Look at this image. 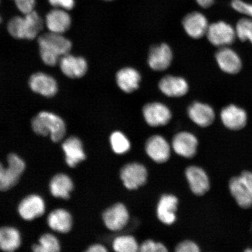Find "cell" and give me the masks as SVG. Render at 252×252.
<instances>
[{
    "label": "cell",
    "instance_id": "obj_13",
    "mask_svg": "<svg viewBox=\"0 0 252 252\" xmlns=\"http://www.w3.org/2000/svg\"><path fill=\"white\" fill-rule=\"evenodd\" d=\"M146 152L157 163H164L169 158L171 149L168 142L160 135L151 137L146 142Z\"/></svg>",
    "mask_w": 252,
    "mask_h": 252
},
{
    "label": "cell",
    "instance_id": "obj_43",
    "mask_svg": "<svg viewBox=\"0 0 252 252\" xmlns=\"http://www.w3.org/2000/svg\"><path fill=\"white\" fill-rule=\"evenodd\" d=\"M0 1H1V0H0Z\"/></svg>",
    "mask_w": 252,
    "mask_h": 252
},
{
    "label": "cell",
    "instance_id": "obj_16",
    "mask_svg": "<svg viewBox=\"0 0 252 252\" xmlns=\"http://www.w3.org/2000/svg\"><path fill=\"white\" fill-rule=\"evenodd\" d=\"M60 66L64 74L71 78H80L88 70V64L84 58L71 55H65L60 60Z\"/></svg>",
    "mask_w": 252,
    "mask_h": 252
},
{
    "label": "cell",
    "instance_id": "obj_17",
    "mask_svg": "<svg viewBox=\"0 0 252 252\" xmlns=\"http://www.w3.org/2000/svg\"><path fill=\"white\" fill-rule=\"evenodd\" d=\"M186 175L193 193L197 196H202L209 190L210 181L206 172L200 167H189Z\"/></svg>",
    "mask_w": 252,
    "mask_h": 252
},
{
    "label": "cell",
    "instance_id": "obj_42",
    "mask_svg": "<svg viewBox=\"0 0 252 252\" xmlns=\"http://www.w3.org/2000/svg\"><path fill=\"white\" fill-rule=\"evenodd\" d=\"M1 17H0V23H1Z\"/></svg>",
    "mask_w": 252,
    "mask_h": 252
},
{
    "label": "cell",
    "instance_id": "obj_6",
    "mask_svg": "<svg viewBox=\"0 0 252 252\" xmlns=\"http://www.w3.org/2000/svg\"><path fill=\"white\" fill-rule=\"evenodd\" d=\"M220 120L229 130L238 131L244 128L248 122V114L241 107L229 105L223 108L220 114Z\"/></svg>",
    "mask_w": 252,
    "mask_h": 252
},
{
    "label": "cell",
    "instance_id": "obj_40",
    "mask_svg": "<svg viewBox=\"0 0 252 252\" xmlns=\"http://www.w3.org/2000/svg\"><path fill=\"white\" fill-rule=\"evenodd\" d=\"M88 252H105L107 250L101 245H94L91 246L87 250Z\"/></svg>",
    "mask_w": 252,
    "mask_h": 252
},
{
    "label": "cell",
    "instance_id": "obj_10",
    "mask_svg": "<svg viewBox=\"0 0 252 252\" xmlns=\"http://www.w3.org/2000/svg\"><path fill=\"white\" fill-rule=\"evenodd\" d=\"M182 25L186 32L193 39H200L206 35L209 27L207 18L201 12L194 11L183 19Z\"/></svg>",
    "mask_w": 252,
    "mask_h": 252
},
{
    "label": "cell",
    "instance_id": "obj_27",
    "mask_svg": "<svg viewBox=\"0 0 252 252\" xmlns=\"http://www.w3.org/2000/svg\"><path fill=\"white\" fill-rule=\"evenodd\" d=\"M73 188L74 185L71 179L63 173L55 176L50 184V190L53 196L64 199L70 197V192Z\"/></svg>",
    "mask_w": 252,
    "mask_h": 252
},
{
    "label": "cell",
    "instance_id": "obj_1",
    "mask_svg": "<svg viewBox=\"0 0 252 252\" xmlns=\"http://www.w3.org/2000/svg\"><path fill=\"white\" fill-rule=\"evenodd\" d=\"M41 58L47 65L54 66L62 57L67 55L71 42L62 34L51 32L42 34L38 39Z\"/></svg>",
    "mask_w": 252,
    "mask_h": 252
},
{
    "label": "cell",
    "instance_id": "obj_9",
    "mask_svg": "<svg viewBox=\"0 0 252 252\" xmlns=\"http://www.w3.org/2000/svg\"><path fill=\"white\" fill-rule=\"evenodd\" d=\"M143 113L148 125L159 127L168 124L172 118L171 110L164 104L152 102L144 106Z\"/></svg>",
    "mask_w": 252,
    "mask_h": 252
},
{
    "label": "cell",
    "instance_id": "obj_22",
    "mask_svg": "<svg viewBox=\"0 0 252 252\" xmlns=\"http://www.w3.org/2000/svg\"><path fill=\"white\" fill-rule=\"evenodd\" d=\"M178 198L170 194H164L160 198L157 207V216L159 220L166 225H171L176 220Z\"/></svg>",
    "mask_w": 252,
    "mask_h": 252
},
{
    "label": "cell",
    "instance_id": "obj_39",
    "mask_svg": "<svg viewBox=\"0 0 252 252\" xmlns=\"http://www.w3.org/2000/svg\"><path fill=\"white\" fill-rule=\"evenodd\" d=\"M197 4L200 7L207 9L209 8L214 5L215 0H195Z\"/></svg>",
    "mask_w": 252,
    "mask_h": 252
},
{
    "label": "cell",
    "instance_id": "obj_8",
    "mask_svg": "<svg viewBox=\"0 0 252 252\" xmlns=\"http://www.w3.org/2000/svg\"><path fill=\"white\" fill-rule=\"evenodd\" d=\"M121 178L126 188L134 190L146 184L147 169L140 163H128L122 169Z\"/></svg>",
    "mask_w": 252,
    "mask_h": 252
},
{
    "label": "cell",
    "instance_id": "obj_32",
    "mask_svg": "<svg viewBox=\"0 0 252 252\" xmlns=\"http://www.w3.org/2000/svg\"><path fill=\"white\" fill-rule=\"evenodd\" d=\"M112 148L116 154H124L130 149V141L127 137L120 131L113 133L110 138Z\"/></svg>",
    "mask_w": 252,
    "mask_h": 252
},
{
    "label": "cell",
    "instance_id": "obj_38",
    "mask_svg": "<svg viewBox=\"0 0 252 252\" xmlns=\"http://www.w3.org/2000/svg\"><path fill=\"white\" fill-rule=\"evenodd\" d=\"M240 178L242 182L247 188L252 197V172L249 171H244L241 173Z\"/></svg>",
    "mask_w": 252,
    "mask_h": 252
},
{
    "label": "cell",
    "instance_id": "obj_24",
    "mask_svg": "<svg viewBox=\"0 0 252 252\" xmlns=\"http://www.w3.org/2000/svg\"><path fill=\"white\" fill-rule=\"evenodd\" d=\"M141 75L137 70L131 67L121 69L116 74V82L120 89L126 93H132L140 86Z\"/></svg>",
    "mask_w": 252,
    "mask_h": 252
},
{
    "label": "cell",
    "instance_id": "obj_30",
    "mask_svg": "<svg viewBox=\"0 0 252 252\" xmlns=\"http://www.w3.org/2000/svg\"><path fill=\"white\" fill-rule=\"evenodd\" d=\"M113 248L118 252H135L139 251V247L133 236L125 235L116 238L113 243Z\"/></svg>",
    "mask_w": 252,
    "mask_h": 252
},
{
    "label": "cell",
    "instance_id": "obj_36",
    "mask_svg": "<svg viewBox=\"0 0 252 252\" xmlns=\"http://www.w3.org/2000/svg\"><path fill=\"white\" fill-rule=\"evenodd\" d=\"M50 4L55 8L71 10L74 7L75 0H48Z\"/></svg>",
    "mask_w": 252,
    "mask_h": 252
},
{
    "label": "cell",
    "instance_id": "obj_19",
    "mask_svg": "<svg viewBox=\"0 0 252 252\" xmlns=\"http://www.w3.org/2000/svg\"><path fill=\"white\" fill-rule=\"evenodd\" d=\"M197 146V138L188 132H181L173 138V150L178 155L185 158H190L196 155Z\"/></svg>",
    "mask_w": 252,
    "mask_h": 252
},
{
    "label": "cell",
    "instance_id": "obj_11",
    "mask_svg": "<svg viewBox=\"0 0 252 252\" xmlns=\"http://www.w3.org/2000/svg\"><path fill=\"white\" fill-rule=\"evenodd\" d=\"M172 59L171 49L167 44L162 43L151 47L148 63L154 71H164L171 65Z\"/></svg>",
    "mask_w": 252,
    "mask_h": 252
},
{
    "label": "cell",
    "instance_id": "obj_5",
    "mask_svg": "<svg viewBox=\"0 0 252 252\" xmlns=\"http://www.w3.org/2000/svg\"><path fill=\"white\" fill-rule=\"evenodd\" d=\"M206 36L210 43L219 48L231 46L237 37L235 28L222 21L209 25Z\"/></svg>",
    "mask_w": 252,
    "mask_h": 252
},
{
    "label": "cell",
    "instance_id": "obj_41",
    "mask_svg": "<svg viewBox=\"0 0 252 252\" xmlns=\"http://www.w3.org/2000/svg\"><path fill=\"white\" fill-rule=\"evenodd\" d=\"M103 1H114V0H103Z\"/></svg>",
    "mask_w": 252,
    "mask_h": 252
},
{
    "label": "cell",
    "instance_id": "obj_14",
    "mask_svg": "<svg viewBox=\"0 0 252 252\" xmlns=\"http://www.w3.org/2000/svg\"><path fill=\"white\" fill-rule=\"evenodd\" d=\"M189 118L195 124L202 127H207L213 124L216 118L215 112L208 104L195 102L189 106Z\"/></svg>",
    "mask_w": 252,
    "mask_h": 252
},
{
    "label": "cell",
    "instance_id": "obj_33",
    "mask_svg": "<svg viewBox=\"0 0 252 252\" xmlns=\"http://www.w3.org/2000/svg\"><path fill=\"white\" fill-rule=\"evenodd\" d=\"M231 6L236 12L252 19V2H247L244 0H232Z\"/></svg>",
    "mask_w": 252,
    "mask_h": 252
},
{
    "label": "cell",
    "instance_id": "obj_15",
    "mask_svg": "<svg viewBox=\"0 0 252 252\" xmlns=\"http://www.w3.org/2000/svg\"><path fill=\"white\" fill-rule=\"evenodd\" d=\"M31 89L33 92L46 97H52L58 92L56 80L48 74L38 72L32 75L29 81Z\"/></svg>",
    "mask_w": 252,
    "mask_h": 252
},
{
    "label": "cell",
    "instance_id": "obj_26",
    "mask_svg": "<svg viewBox=\"0 0 252 252\" xmlns=\"http://www.w3.org/2000/svg\"><path fill=\"white\" fill-rule=\"evenodd\" d=\"M47 223L54 231L67 233L70 231L72 225L71 214L67 210L58 209L53 211L47 218Z\"/></svg>",
    "mask_w": 252,
    "mask_h": 252
},
{
    "label": "cell",
    "instance_id": "obj_18",
    "mask_svg": "<svg viewBox=\"0 0 252 252\" xmlns=\"http://www.w3.org/2000/svg\"><path fill=\"white\" fill-rule=\"evenodd\" d=\"M45 212V204L42 197L31 195L25 197L18 207V212L22 218L30 220L42 216Z\"/></svg>",
    "mask_w": 252,
    "mask_h": 252
},
{
    "label": "cell",
    "instance_id": "obj_21",
    "mask_svg": "<svg viewBox=\"0 0 252 252\" xmlns=\"http://www.w3.org/2000/svg\"><path fill=\"white\" fill-rule=\"evenodd\" d=\"M71 18L64 9L55 8L46 17V24L51 32L62 34L70 28Z\"/></svg>",
    "mask_w": 252,
    "mask_h": 252
},
{
    "label": "cell",
    "instance_id": "obj_12",
    "mask_svg": "<svg viewBox=\"0 0 252 252\" xmlns=\"http://www.w3.org/2000/svg\"><path fill=\"white\" fill-rule=\"evenodd\" d=\"M103 219L107 228L111 231H118L127 225L129 214L124 204L118 203L113 205L103 213Z\"/></svg>",
    "mask_w": 252,
    "mask_h": 252
},
{
    "label": "cell",
    "instance_id": "obj_31",
    "mask_svg": "<svg viewBox=\"0 0 252 252\" xmlns=\"http://www.w3.org/2000/svg\"><path fill=\"white\" fill-rule=\"evenodd\" d=\"M235 28L236 37L242 41H248L252 45V19L245 17L240 19L236 23Z\"/></svg>",
    "mask_w": 252,
    "mask_h": 252
},
{
    "label": "cell",
    "instance_id": "obj_2",
    "mask_svg": "<svg viewBox=\"0 0 252 252\" xmlns=\"http://www.w3.org/2000/svg\"><path fill=\"white\" fill-rule=\"evenodd\" d=\"M43 21L36 11L12 18L8 24V31L17 39H33L43 30Z\"/></svg>",
    "mask_w": 252,
    "mask_h": 252
},
{
    "label": "cell",
    "instance_id": "obj_35",
    "mask_svg": "<svg viewBox=\"0 0 252 252\" xmlns=\"http://www.w3.org/2000/svg\"><path fill=\"white\" fill-rule=\"evenodd\" d=\"M18 10L23 14L30 13L34 11L36 0H12Z\"/></svg>",
    "mask_w": 252,
    "mask_h": 252
},
{
    "label": "cell",
    "instance_id": "obj_37",
    "mask_svg": "<svg viewBox=\"0 0 252 252\" xmlns=\"http://www.w3.org/2000/svg\"><path fill=\"white\" fill-rule=\"evenodd\" d=\"M199 248L194 242L190 241H186L181 242L176 248L177 252H198Z\"/></svg>",
    "mask_w": 252,
    "mask_h": 252
},
{
    "label": "cell",
    "instance_id": "obj_20",
    "mask_svg": "<svg viewBox=\"0 0 252 252\" xmlns=\"http://www.w3.org/2000/svg\"><path fill=\"white\" fill-rule=\"evenodd\" d=\"M160 91L169 97H181L189 91V85L185 79L180 77L166 75L160 80L158 84Z\"/></svg>",
    "mask_w": 252,
    "mask_h": 252
},
{
    "label": "cell",
    "instance_id": "obj_29",
    "mask_svg": "<svg viewBox=\"0 0 252 252\" xmlns=\"http://www.w3.org/2000/svg\"><path fill=\"white\" fill-rule=\"evenodd\" d=\"M32 250L36 252H58L61 250V245L56 236L46 234L41 236L39 244L33 246Z\"/></svg>",
    "mask_w": 252,
    "mask_h": 252
},
{
    "label": "cell",
    "instance_id": "obj_23",
    "mask_svg": "<svg viewBox=\"0 0 252 252\" xmlns=\"http://www.w3.org/2000/svg\"><path fill=\"white\" fill-rule=\"evenodd\" d=\"M65 155V160L69 166L74 168L86 159L83 144L78 138L71 137L67 138L62 145Z\"/></svg>",
    "mask_w": 252,
    "mask_h": 252
},
{
    "label": "cell",
    "instance_id": "obj_34",
    "mask_svg": "<svg viewBox=\"0 0 252 252\" xmlns=\"http://www.w3.org/2000/svg\"><path fill=\"white\" fill-rule=\"evenodd\" d=\"M139 251L141 252H165L167 249L162 244L157 243L151 240H147L143 242L140 246Z\"/></svg>",
    "mask_w": 252,
    "mask_h": 252
},
{
    "label": "cell",
    "instance_id": "obj_25",
    "mask_svg": "<svg viewBox=\"0 0 252 252\" xmlns=\"http://www.w3.org/2000/svg\"><path fill=\"white\" fill-rule=\"evenodd\" d=\"M229 189L236 203L242 209H248L252 207V197L240 176L230 179Z\"/></svg>",
    "mask_w": 252,
    "mask_h": 252
},
{
    "label": "cell",
    "instance_id": "obj_4",
    "mask_svg": "<svg viewBox=\"0 0 252 252\" xmlns=\"http://www.w3.org/2000/svg\"><path fill=\"white\" fill-rule=\"evenodd\" d=\"M8 166L0 163V190L11 189L18 182L24 171L25 163L20 157L11 154L8 157Z\"/></svg>",
    "mask_w": 252,
    "mask_h": 252
},
{
    "label": "cell",
    "instance_id": "obj_7",
    "mask_svg": "<svg viewBox=\"0 0 252 252\" xmlns=\"http://www.w3.org/2000/svg\"><path fill=\"white\" fill-rule=\"evenodd\" d=\"M216 59L220 70L226 74H238L242 68L241 57L229 46L220 47L216 53Z\"/></svg>",
    "mask_w": 252,
    "mask_h": 252
},
{
    "label": "cell",
    "instance_id": "obj_28",
    "mask_svg": "<svg viewBox=\"0 0 252 252\" xmlns=\"http://www.w3.org/2000/svg\"><path fill=\"white\" fill-rule=\"evenodd\" d=\"M20 232L12 227L0 228V249L3 251L13 252L20 247Z\"/></svg>",
    "mask_w": 252,
    "mask_h": 252
},
{
    "label": "cell",
    "instance_id": "obj_3",
    "mask_svg": "<svg viewBox=\"0 0 252 252\" xmlns=\"http://www.w3.org/2000/svg\"><path fill=\"white\" fill-rule=\"evenodd\" d=\"M33 130L37 134L47 136L54 142H59L64 137L66 128L63 119L49 112H42L32 122Z\"/></svg>",
    "mask_w": 252,
    "mask_h": 252
}]
</instances>
